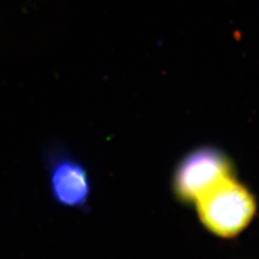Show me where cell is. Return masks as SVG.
<instances>
[{
	"mask_svg": "<svg viewBox=\"0 0 259 259\" xmlns=\"http://www.w3.org/2000/svg\"><path fill=\"white\" fill-rule=\"evenodd\" d=\"M48 192L63 208L85 210L90 206L92 180L85 164L60 142H51L42 150Z\"/></svg>",
	"mask_w": 259,
	"mask_h": 259,
	"instance_id": "7a4b0ae2",
	"label": "cell"
},
{
	"mask_svg": "<svg viewBox=\"0 0 259 259\" xmlns=\"http://www.w3.org/2000/svg\"><path fill=\"white\" fill-rule=\"evenodd\" d=\"M234 176L232 160L215 146H201L178 162L173 174V192L183 203H194L200 196Z\"/></svg>",
	"mask_w": 259,
	"mask_h": 259,
	"instance_id": "3957f363",
	"label": "cell"
},
{
	"mask_svg": "<svg viewBox=\"0 0 259 259\" xmlns=\"http://www.w3.org/2000/svg\"><path fill=\"white\" fill-rule=\"evenodd\" d=\"M200 223L214 236L232 239L244 231L257 213V202L246 186L231 176L194 202Z\"/></svg>",
	"mask_w": 259,
	"mask_h": 259,
	"instance_id": "6da1fadb",
	"label": "cell"
}]
</instances>
